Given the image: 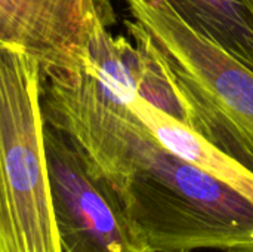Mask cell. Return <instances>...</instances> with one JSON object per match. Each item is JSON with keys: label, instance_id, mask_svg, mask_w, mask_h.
I'll list each match as a JSON object with an SVG mask.
<instances>
[{"label": "cell", "instance_id": "3", "mask_svg": "<svg viewBox=\"0 0 253 252\" xmlns=\"http://www.w3.org/2000/svg\"><path fill=\"white\" fill-rule=\"evenodd\" d=\"M162 53L188 128L253 174V70L197 34L160 0H126Z\"/></svg>", "mask_w": 253, "mask_h": 252}, {"label": "cell", "instance_id": "10", "mask_svg": "<svg viewBox=\"0 0 253 252\" xmlns=\"http://www.w3.org/2000/svg\"><path fill=\"white\" fill-rule=\"evenodd\" d=\"M139 252H188V251H154V250H142Z\"/></svg>", "mask_w": 253, "mask_h": 252}, {"label": "cell", "instance_id": "2", "mask_svg": "<svg viewBox=\"0 0 253 252\" xmlns=\"http://www.w3.org/2000/svg\"><path fill=\"white\" fill-rule=\"evenodd\" d=\"M40 95L37 59L0 43V252H61Z\"/></svg>", "mask_w": 253, "mask_h": 252}, {"label": "cell", "instance_id": "4", "mask_svg": "<svg viewBox=\"0 0 253 252\" xmlns=\"http://www.w3.org/2000/svg\"><path fill=\"white\" fill-rule=\"evenodd\" d=\"M44 153L61 252H139L116 195L82 150L44 123Z\"/></svg>", "mask_w": 253, "mask_h": 252}, {"label": "cell", "instance_id": "6", "mask_svg": "<svg viewBox=\"0 0 253 252\" xmlns=\"http://www.w3.org/2000/svg\"><path fill=\"white\" fill-rule=\"evenodd\" d=\"M130 105L154 138L168 150L203 169L253 203V174L249 169L218 150L196 131L145 100L136 97Z\"/></svg>", "mask_w": 253, "mask_h": 252}, {"label": "cell", "instance_id": "9", "mask_svg": "<svg viewBox=\"0 0 253 252\" xmlns=\"http://www.w3.org/2000/svg\"><path fill=\"white\" fill-rule=\"evenodd\" d=\"M225 252H253V241L252 242L236 245L233 248H228V250H225Z\"/></svg>", "mask_w": 253, "mask_h": 252}, {"label": "cell", "instance_id": "1", "mask_svg": "<svg viewBox=\"0 0 253 252\" xmlns=\"http://www.w3.org/2000/svg\"><path fill=\"white\" fill-rule=\"evenodd\" d=\"M130 102L87 105L74 141L116 195L141 247L191 252L252 242V202L160 144Z\"/></svg>", "mask_w": 253, "mask_h": 252}, {"label": "cell", "instance_id": "8", "mask_svg": "<svg viewBox=\"0 0 253 252\" xmlns=\"http://www.w3.org/2000/svg\"><path fill=\"white\" fill-rule=\"evenodd\" d=\"M0 43L18 45L22 48L21 28L7 0H0Z\"/></svg>", "mask_w": 253, "mask_h": 252}, {"label": "cell", "instance_id": "5", "mask_svg": "<svg viewBox=\"0 0 253 252\" xmlns=\"http://www.w3.org/2000/svg\"><path fill=\"white\" fill-rule=\"evenodd\" d=\"M21 28L22 48L42 76L77 68L95 28L114 24L108 0H7Z\"/></svg>", "mask_w": 253, "mask_h": 252}, {"label": "cell", "instance_id": "11", "mask_svg": "<svg viewBox=\"0 0 253 252\" xmlns=\"http://www.w3.org/2000/svg\"><path fill=\"white\" fill-rule=\"evenodd\" d=\"M246 1V4L249 6V9L252 10V13H253V0H245Z\"/></svg>", "mask_w": 253, "mask_h": 252}, {"label": "cell", "instance_id": "7", "mask_svg": "<svg viewBox=\"0 0 253 252\" xmlns=\"http://www.w3.org/2000/svg\"><path fill=\"white\" fill-rule=\"evenodd\" d=\"M151 3L156 0H142ZM202 37L253 70V13L245 0H160Z\"/></svg>", "mask_w": 253, "mask_h": 252}]
</instances>
